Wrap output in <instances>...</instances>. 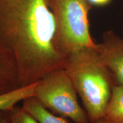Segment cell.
Returning a JSON list of instances; mask_svg holds the SVG:
<instances>
[{
	"label": "cell",
	"instance_id": "1",
	"mask_svg": "<svg viewBox=\"0 0 123 123\" xmlns=\"http://www.w3.org/2000/svg\"><path fill=\"white\" fill-rule=\"evenodd\" d=\"M56 25L47 0H0V52L14 66L19 87L64 68L54 46Z\"/></svg>",
	"mask_w": 123,
	"mask_h": 123
},
{
	"label": "cell",
	"instance_id": "2",
	"mask_svg": "<svg viewBox=\"0 0 123 123\" xmlns=\"http://www.w3.org/2000/svg\"><path fill=\"white\" fill-rule=\"evenodd\" d=\"M96 47L73 51L66 57L64 68L80 97L90 123L104 116L116 86Z\"/></svg>",
	"mask_w": 123,
	"mask_h": 123
},
{
	"label": "cell",
	"instance_id": "3",
	"mask_svg": "<svg viewBox=\"0 0 123 123\" xmlns=\"http://www.w3.org/2000/svg\"><path fill=\"white\" fill-rule=\"evenodd\" d=\"M55 18L54 46L66 57L76 49L96 48L89 30L88 0H47Z\"/></svg>",
	"mask_w": 123,
	"mask_h": 123
},
{
	"label": "cell",
	"instance_id": "4",
	"mask_svg": "<svg viewBox=\"0 0 123 123\" xmlns=\"http://www.w3.org/2000/svg\"><path fill=\"white\" fill-rule=\"evenodd\" d=\"M77 92L64 68L53 71L37 82L35 96L54 113L75 123H90L86 110L78 102Z\"/></svg>",
	"mask_w": 123,
	"mask_h": 123
},
{
	"label": "cell",
	"instance_id": "5",
	"mask_svg": "<svg viewBox=\"0 0 123 123\" xmlns=\"http://www.w3.org/2000/svg\"><path fill=\"white\" fill-rule=\"evenodd\" d=\"M101 60L113 75L116 85L123 83V38L112 30L103 34L102 41L97 44Z\"/></svg>",
	"mask_w": 123,
	"mask_h": 123
},
{
	"label": "cell",
	"instance_id": "6",
	"mask_svg": "<svg viewBox=\"0 0 123 123\" xmlns=\"http://www.w3.org/2000/svg\"><path fill=\"white\" fill-rule=\"evenodd\" d=\"M22 101L23 108L41 123H68L63 118L55 116L46 108L35 96Z\"/></svg>",
	"mask_w": 123,
	"mask_h": 123
},
{
	"label": "cell",
	"instance_id": "7",
	"mask_svg": "<svg viewBox=\"0 0 123 123\" xmlns=\"http://www.w3.org/2000/svg\"><path fill=\"white\" fill-rule=\"evenodd\" d=\"M19 88L16 69L6 55L0 52V95Z\"/></svg>",
	"mask_w": 123,
	"mask_h": 123
},
{
	"label": "cell",
	"instance_id": "8",
	"mask_svg": "<svg viewBox=\"0 0 123 123\" xmlns=\"http://www.w3.org/2000/svg\"><path fill=\"white\" fill-rule=\"evenodd\" d=\"M37 82L0 95V111L11 110L18 103L35 96V90Z\"/></svg>",
	"mask_w": 123,
	"mask_h": 123
},
{
	"label": "cell",
	"instance_id": "9",
	"mask_svg": "<svg viewBox=\"0 0 123 123\" xmlns=\"http://www.w3.org/2000/svg\"><path fill=\"white\" fill-rule=\"evenodd\" d=\"M103 117L113 123H123V83L113 88Z\"/></svg>",
	"mask_w": 123,
	"mask_h": 123
},
{
	"label": "cell",
	"instance_id": "10",
	"mask_svg": "<svg viewBox=\"0 0 123 123\" xmlns=\"http://www.w3.org/2000/svg\"><path fill=\"white\" fill-rule=\"evenodd\" d=\"M12 123H41L23 108L15 105L10 110Z\"/></svg>",
	"mask_w": 123,
	"mask_h": 123
},
{
	"label": "cell",
	"instance_id": "11",
	"mask_svg": "<svg viewBox=\"0 0 123 123\" xmlns=\"http://www.w3.org/2000/svg\"><path fill=\"white\" fill-rule=\"evenodd\" d=\"M0 123H12L10 110L0 111Z\"/></svg>",
	"mask_w": 123,
	"mask_h": 123
},
{
	"label": "cell",
	"instance_id": "12",
	"mask_svg": "<svg viewBox=\"0 0 123 123\" xmlns=\"http://www.w3.org/2000/svg\"><path fill=\"white\" fill-rule=\"evenodd\" d=\"M91 4L97 6L107 5L111 2L112 0H88Z\"/></svg>",
	"mask_w": 123,
	"mask_h": 123
},
{
	"label": "cell",
	"instance_id": "13",
	"mask_svg": "<svg viewBox=\"0 0 123 123\" xmlns=\"http://www.w3.org/2000/svg\"><path fill=\"white\" fill-rule=\"evenodd\" d=\"M113 123L111 121L107 120L105 119H104V117L101 118V119H100L99 120H97L93 121L92 123Z\"/></svg>",
	"mask_w": 123,
	"mask_h": 123
}]
</instances>
